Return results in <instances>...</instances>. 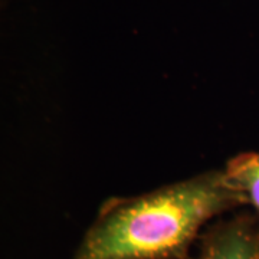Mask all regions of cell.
<instances>
[{"label": "cell", "instance_id": "1", "mask_svg": "<svg viewBox=\"0 0 259 259\" xmlns=\"http://www.w3.org/2000/svg\"><path fill=\"white\" fill-rule=\"evenodd\" d=\"M243 206L223 170L101 204L72 259H189L214 218Z\"/></svg>", "mask_w": 259, "mask_h": 259}, {"label": "cell", "instance_id": "3", "mask_svg": "<svg viewBox=\"0 0 259 259\" xmlns=\"http://www.w3.org/2000/svg\"><path fill=\"white\" fill-rule=\"evenodd\" d=\"M228 182L241 196L243 206L259 218V151H246L232 157L223 168Z\"/></svg>", "mask_w": 259, "mask_h": 259}, {"label": "cell", "instance_id": "2", "mask_svg": "<svg viewBox=\"0 0 259 259\" xmlns=\"http://www.w3.org/2000/svg\"><path fill=\"white\" fill-rule=\"evenodd\" d=\"M189 259H259V218L242 212L209 223Z\"/></svg>", "mask_w": 259, "mask_h": 259}]
</instances>
